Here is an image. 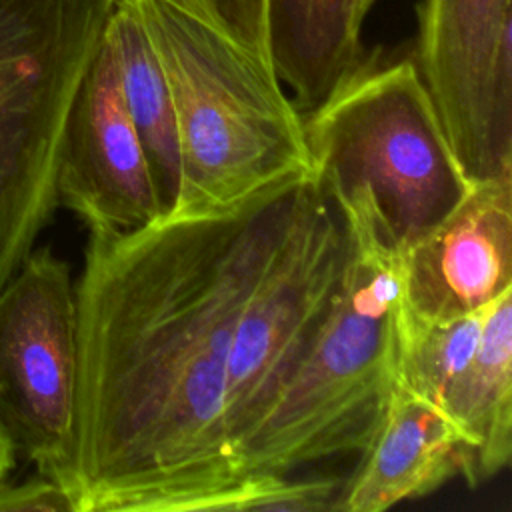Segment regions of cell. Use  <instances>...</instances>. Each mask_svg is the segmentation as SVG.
I'll return each mask as SVG.
<instances>
[{"mask_svg":"<svg viewBox=\"0 0 512 512\" xmlns=\"http://www.w3.org/2000/svg\"><path fill=\"white\" fill-rule=\"evenodd\" d=\"M318 190L286 176L236 208L88 228L76 294V512H220L244 482L224 424L234 324Z\"/></svg>","mask_w":512,"mask_h":512,"instance_id":"obj_1","label":"cell"},{"mask_svg":"<svg viewBox=\"0 0 512 512\" xmlns=\"http://www.w3.org/2000/svg\"><path fill=\"white\" fill-rule=\"evenodd\" d=\"M176 114L180 182L168 218L224 214L312 172L304 118L276 72L192 0H136Z\"/></svg>","mask_w":512,"mask_h":512,"instance_id":"obj_2","label":"cell"},{"mask_svg":"<svg viewBox=\"0 0 512 512\" xmlns=\"http://www.w3.org/2000/svg\"><path fill=\"white\" fill-rule=\"evenodd\" d=\"M334 204L348 228L346 274L320 332L238 454L244 480L362 452L396 386L400 254L382 242L362 196Z\"/></svg>","mask_w":512,"mask_h":512,"instance_id":"obj_3","label":"cell"},{"mask_svg":"<svg viewBox=\"0 0 512 512\" xmlns=\"http://www.w3.org/2000/svg\"><path fill=\"white\" fill-rule=\"evenodd\" d=\"M304 118L316 182L332 202L362 196L400 256L468 194L412 60H366Z\"/></svg>","mask_w":512,"mask_h":512,"instance_id":"obj_4","label":"cell"},{"mask_svg":"<svg viewBox=\"0 0 512 512\" xmlns=\"http://www.w3.org/2000/svg\"><path fill=\"white\" fill-rule=\"evenodd\" d=\"M120 0H0V288L58 206L66 122Z\"/></svg>","mask_w":512,"mask_h":512,"instance_id":"obj_5","label":"cell"},{"mask_svg":"<svg viewBox=\"0 0 512 512\" xmlns=\"http://www.w3.org/2000/svg\"><path fill=\"white\" fill-rule=\"evenodd\" d=\"M348 254L350 240L342 212L318 184L234 324L224 384V424L236 466L244 442L330 314Z\"/></svg>","mask_w":512,"mask_h":512,"instance_id":"obj_6","label":"cell"},{"mask_svg":"<svg viewBox=\"0 0 512 512\" xmlns=\"http://www.w3.org/2000/svg\"><path fill=\"white\" fill-rule=\"evenodd\" d=\"M76 370V294L70 266L50 246L32 248L0 288V418L16 454L68 494Z\"/></svg>","mask_w":512,"mask_h":512,"instance_id":"obj_7","label":"cell"},{"mask_svg":"<svg viewBox=\"0 0 512 512\" xmlns=\"http://www.w3.org/2000/svg\"><path fill=\"white\" fill-rule=\"evenodd\" d=\"M412 62L466 180L512 172V0H422Z\"/></svg>","mask_w":512,"mask_h":512,"instance_id":"obj_8","label":"cell"},{"mask_svg":"<svg viewBox=\"0 0 512 512\" xmlns=\"http://www.w3.org/2000/svg\"><path fill=\"white\" fill-rule=\"evenodd\" d=\"M56 190L88 228L136 230L164 218L106 34L66 122Z\"/></svg>","mask_w":512,"mask_h":512,"instance_id":"obj_9","label":"cell"},{"mask_svg":"<svg viewBox=\"0 0 512 512\" xmlns=\"http://www.w3.org/2000/svg\"><path fill=\"white\" fill-rule=\"evenodd\" d=\"M512 290V172L472 184L460 204L400 256V302L454 320Z\"/></svg>","mask_w":512,"mask_h":512,"instance_id":"obj_10","label":"cell"},{"mask_svg":"<svg viewBox=\"0 0 512 512\" xmlns=\"http://www.w3.org/2000/svg\"><path fill=\"white\" fill-rule=\"evenodd\" d=\"M334 510L380 512L422 498L460 474L462 440L432 402L394 386L384 416Z\"/></svg>","mask_w":512,"mask_h":512,"instance_id":"obj_11","label":"cell"},{"mask_svg":"<svg viewBox=\"0 0 512 512\" xmlns=\"http://www.w3.org/2000/svg\"><path fill=\"white\" fill-rule=\"evenodd\" d=\"M440 410L462 440L460 476L468 486L500 474L512 456V290L486 312L480 342L448 384Z\"/></svg>","mask_w":512,"mask_h":512,"instance_id":"obj_12","label":"cell"},{"mask_svg":"<svg viewBox=\"0 0 512 512\" xmlns=\"http://www.w3.org/2000/svg\"><path fill=\"white\" fill-rule=\"evenodd\" d=\"M352 2L268 0L270 62L302 116L364 62Z\"/></svg>","mask_w":512,"mask_h":512,"instance_id":"obj_13","label":"cell"},{"mask_svg":"<svg viewBox=\"0 0 512 512\" xmlns=\"http://www.w3.org/2000/svg\"><path fill=\"white\" fill-rule=\"evenodd\" d=\"M106 36L116 56L130 120L148 158L164 218H168L180 182L176 114L164 70L142 24L136 0H120L116 4Z\"/></svg>","mask_w":512,"mask_h":512,"instance_id":"obj_14","label":"cell"},{"mask_svg":"<svg viewBox=\"0 0 512 512\" xmlns=\"http://www.w3.org/2000/svg\"><path fill=\"white\" fill-rule=\"evenodd\" d=\"M488 308L454 320H426L398 302L396 384L440 408L448 384L480 342Z\"/></svg>","mask_w":512,"mask_h":512,"instance_id":"obj_15","label":"cell"},{"mask_svg":"<svg viewBox=\"0 0 512 512\" xmlns=\"http://www.w3.org/2000/svg\"><path fill=\"white\" fill-rule=\"evenodd\" d=\"M338 478L314 476L296 478L288 474L248 476L222 504L220 512H318L334 510L338 498Z\"/></svg>","mask_w":512,"mask_h":512,"instance_id":"obj_16","label":"cell"},{"mask_svg":"<svg viewBox=\"0 0 512 512\" xmlns=\"http://www.w3.org/2000/svg\"><path fill=\"white\" fill-rule=\"evenodd\" d=\"M236 42L246 46L270 68L268 50V0H192ZM274 70V68H272Z\"/></svg>","mask_w":512,"mask_h":512,"instance_id":"obj_17","label":"cell"},{"mask_svg":"<svg viewBox=\"0 0 512 512\" xmlns=\"http://www.w3.org/2000/svg\"><path fill=\"white\" fill-rule=\"evenodd\" d=\"M74 512V502L66 488L52 478L36 474L30 480L10 484L0 482V512Z\"/></svg>","mask_w":512,"mask_h":512,"instance_id":"obj_18","label":"cell"},{"mask_svg":"<svg viewBox=\"0 0 512 512\" xmlns=\"http://www.w3.org/2000/svg\"><path fill=\"white\" fill-rule=\"evenodd\" d=\"M16 458H18V454H16V450L12 446V440L6 432V426L0 418V482L10 476V472L16 466Z\"/></svg>","mask_w":512,"mask_h":512,"instance_id":"obj_19","label":"cell"},{"mask_svg":"<svg viewBox=\"0 0 512 512\" xmlns=\"http://www.w3.org/2000/svg\"><path fill=\"white\" fill-rule=\"evenodd\" d=\"M374 2H376V0H354V2H352V14H354V22H356L360 28H362V24H364V20H366L368 12L372 10Z\"/></svg>","mask_w":512,"mask_h":512,"instance_id":"obj_20","label":"cell"}]
</instances>
